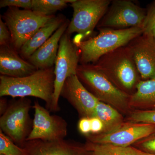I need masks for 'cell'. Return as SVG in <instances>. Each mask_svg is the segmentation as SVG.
I'll return each instance as SVG.
<instances>
[{
	"instance_id": "cell-1",
	"label": "cell",
	"mask_w": 155,
	"mask_h": 155,
	"mask_svg": "<svg viewBox=\"0 0 155 155\" xmlns=\"http://www.w3.org/2000/svg\"><path fill=\"white\" fill-rule=\"evenodd\" d=\"M54 67L38 69L31 75L21 78L1 75L0 96L34 97L43 100L49 110L54 89Z\"/></svg>"
},
{
	"instance_id": "cell-2",
	"label": "cell",
	"mask_w": 155,
	"mask_h": 155,
	"mask_svg": "<svg viewBox=\"0 0 155 155\" xmlns=\"http://www.w3.org/2000/svg\"><path fill=\"white\" fill-rule=\"evenodd\" d=\"M94 64L115 86L130 95L142 80L127 45L106 54Z\"/></svg>"
},
{
	"instance_id": "cell-3",
	"label": "cell",
	"mask_w": 155,
	"mask_h": 155,
	"mask_svg": "<svg viewBox=\"0 0 155 155\" xmlns=\"http://www.w3.org/2000/svg\"><path fill=\"white\" fill-rule=\"evenodd\" d=\"M98 34L82 41H73L79 50L80 64H94L101 57L127 45L143 33L141 27L126 29H98Z\"/></svg>"
},
{
	"instance_id": "cell-4",
	"label": "cell",
	"mask_w": 155,
	"mask_h": 155,
	"mask_svg": "<svg viewBox=\"0 0 155 155\" xmlns=\"http://www.w3.org/2000/svg\"><path fill=\"white\" fill-rule=\"evenodd\" d=\"M76 75L85 88L101 101L124 113L130 109V95L115 86L94 64H79Z\"/></svg>"
},
{
	"instance_id": "cell-5",
	"label": "cell",
	"mask_w": 155,
	"mask_h": 155,
	"mask_svg": "<svg viewBox=\"0 0 155 155\" xmlns=\"http://www.w3.org/2000/svg\"><path fill=\"white\" fill-rule=\"evenodd\" d=\"M111 1L75 0L70 4L73 16L66 32L69 35L77 33L73 40L75 41H82L93 36L94 28L104 16Z\"/></svg>"
},
{
	"instance_id": "cell-6",
	"label": "cell",
	"mask_w": 155,
	"mask_h": 155,
	"mask_svg": "<svg viewBox=\"0 0 155 155\" xmlns=\"http://www.w3.org/2000/svg\"><path fill=\"white\" fill-rule=\"evenodd\" d=\"M54 16L11 7L2 19L11 32V46L19 52L23 45Z\"/></svg>"
},
{
	"instance_id": "cell-7",
	"label": "cell",
	"mask_w": 155,
	"mask_h": 155,
	"mask_svg": "<svg viewBox=\"0 0 155 155\" xmlns=\"http://www.w3.org/2000/svg\"><path fill=\"white\" fill-rule=\"evenodd\" d=\"M31 101L26 97L12 102L0 118L1 130L15 144L24 147L31 129Z\"/></svg>"
},
{
	"instance_id": "cell-8",
	"label": "cell",
	"mask_w": 155,
	"mask_h": 155,
	"mask_svg": "<svg viewBox=\"0 0 155 155\" xmlns=\"http://www.w3.org/2000/svg\"><path fill=\"white\" fill-rule=\"evenodd\" d=\"M67 32L63 35L59 43L58 56L54 67V89L52 102L50 111L60 110L59 100L65 81L68 78L76 75L80 61L79 50Z\"/></svg>"
},
{
	"instance_id": "cell-9",
	"label": "cell",
	"mask_w": 155,
	"mask_h": 155,
	"mask_svg": "<svg viewBox=\"0 0 155 155\" xmlns=\"http://www.w3.org/2000/svg\"><path fill=\"white\" fill-rule=\"evenodd\" d=\"M146 9L130 0H113L97 29H123L141 27Z\"/></svg>"
},
{
	"instance_id": "cell-10",
	"label": "cell",
	"mask_w": 155,
	"mask_h": 155,
	"mask_svg": "<svg viewBox=\"0 0 155 155\" xmlns=\"http://www.w3.org/2000/svg\"><path fill=\"white\" fill-rule=\"evenodd\" d=\"M32 128L26 141H54L64 140L67 134V123L61 116L51 115L47 109L35 101Z\"/></svg>"
},
{
	"instance_id": "cell-11",
	"label": "cell",
	"mask_w": 155,
	"mask_h": 155,
	"mask_svg": "<svg viewBox=\"0 0 155 155\" xmlns=\"http://www.w3.org/2000/svg\"><path fill=\"white\" fill-rule=\"evenodd\" d=\"M154 132V124L128 121L108 133L90 134L87 137V141L92 143L128 147Z\"/></svg>"
},
{
	"instance_id": "cell-12",
	"label": "cell",
	"mask_w": 155,
	"mask_h": 155,
	"mask_svg": "<svg viewBox=\"0 0 155 155\" xmlns=\"http://www.w3.org/2000/svg\"><path fill=\"white\" fill-rule=\"evenodd\" d=\"M61 96L76 109L81 118L95 117L96 107L100 101L85 88L77 75H72L65 81Z\"/></svg>"
},
{
	"instance_id": "cell-13",
	"label": "cell",
	"mask_w": 155,
	"mask_h": 155,
	"mask_svg": "<svg viewBox=\"0 0 155 155\" xmlns=\"http://www.w3.org/2000/svg\"><path fill=\"white\" fill-rule=\"evenodd\" d=\"M142 80L155 78V39L142 33L128 44Z\"/></svg>"
},
{
	"instance_id": "cell-14",
	"label": "cell",
	"mask_w": 155,
	"mask_h": 155,
	"mask_svg": "<svg viewBox=\"0 0 155 155\" xmlns=\"http://www.w3.org/2000/svg\"><path fill=\"white\" fill-rule=\"evenodd\" d=\"M24 148L27 155H92L84 145L65 139L54 141L30 140L26 142Z\"/></svg>"
},
{
	"instance_id": "cell-15",
	"label": "cell",
	"mask_w": 155,
	"mask_h": 155,
	"mask_svg": "<svg viewBox=\"0 0 155 155\" xmlns=\"http://www.w3.org/2000/svg\"><path fill=\"white\" fill-rule=\"evenodd\" d=\"M38 69L19 56L11 45L0 47V73L1 75L21 78L31 75Z\"/></svg>"
},
{
	"instance_id": "cell-16",
	"label": "cell",
	"mask_w": 155,
	"mask_h": 155,
	"mask_svg": "<svg viewBox=\"0 0 155 155\" xmlns=\"http://www.w3.org/2000/svg\"><path fill=\"white\" fill-rule=\"evenodd\" d=\"M69 23L68 20L64 21L47 41L28 58V62L38 69L53 67L58 56L59 43L67 31Z\"/></svg>"
},
{
	"instance_id": "cell-17",
	"label": "cell",
	"mask_w": 155,
	"mask_h": 155,
	"mask_svg": "<svg viewBox=\"0 0 155 155\" xmlns=\"http://www.w3.org/2000/svg\"><path fill=\"white\" fill-rule=\"evenodd\" d=\"M64 21L62 16H54L23 45L19 51L20 56L28 60L35 51L47 41Z\"/></svg>"
},
{
	"instance_id": "cell-18",
	"label": "cell",
	"mask_w": 155,
	"mask_h": 155,
	"mask_svg": "<svg viewBox=\"0 0 155 155\" xmlns=\"http://www.w3.org/2000/svg\"><path fill=\"white\" fill-rule=\"evenodd\" d=\"M129 107L134 110H155V78L141 80L130 96Z\"/></svg>"
},
{
	"instance_id": "cell-19",
	"label": "cell",
	"mask_w": 155,
	"mask_h": 155,
	"mask_svg": "<svg viewBox=\"0 0 155 155\" xmlns=\"http://www.w3.org/2000/svg\"><path fill=\"white\" fill-rule=\"evenodd\" d=\"M95 117L100 119L104 124V131L102 133L113 131L124 122L123 116L119 110L101 101L96 107Z\"/></svg>"
},
{
	"instance_id": "cell-20",
	"label": "cell",
	"mask_w": 155,
	"mask_h": 155,
	"mask_svg": "<svg viewBox=\"0 0 155 155\" xmlns=\"http://www.w3.org/2000/svg\"><path fill=\"white\" fill-rule=\"evenodd\" d=\"M92 155H136L134 147L110 144H97L87 141L84 144Z\"/></svg>"
},
{
	"instance_id": "cell-21",
	"label": "cell",
	"mask_w": 155,
	"mask_h": 155,
	"mask_svg": "<svg viewBox=\"0 0 155 155\" xmlns=\"http://www.w3.org/2000/svg\"><path fill=\"white\" fill-rule=\"evenodd\" d=\"M75 0H32L31 10L45 15L52 14L66 8Z\"/></svg>"
},
{
	"instance_id": "cell-22",
	"label": "cell",
	"mask_w": 155,
	"mask_h": 155,
	"mask_svg": "<svg viewBox=\"0 0 155 155\" xmlns=\"http://www.w3.org/2000/svg\"><path fill=\"white\" fill-rule=\"evenodd\" d=\"M0 154L4 155H27L25 148L17 145L0 130Z\"/></svg>"
},
{
	"instance_id": "cell-23",
	"label": "cell",
	"mask_w": 155,
	"mask_h": 155,
	"mask_svg": "<svg viewBox=\"0 0 155 155\" xmlns=\"http://www.w3.org/2000/svg\"><path fill=\"white\" fill-rule=\"evenodd\" d=\"M146 14L141 25L143 33H150L155 39V1L147 6Z\"/></svg>"
},
{
	"instance_id": "cell-24",
	"label": "cell",
	"mask_w": 155,
	"mask_h": 155,
	"mask_svg": "<svg viewBox=\"0 0 155 155\" xmlns=\"http://www.w3.org/2000/svg\"><path fill=\"white\" fill-rule=\"evenodd\" d=\"M128 120L130 122L150 123L155 125V110H134L130 112Z\"/></svg>"
},
{
	"instance_id": "cell-25",
	"label": "cell",
	"mask_w": 155,
	"mask_h": 155,
	"mask_svg": "<svg viewBox=\"0 0 155 155\" xmlns=\"http://www.w3.org/2000/svg\"><path fill=\"white\" fill-rule=\"evenodd\" d=\"M133 147L143 152L155 155V132L139 140Z\"/></svg>"
},
{
	"instance_id": "cell-26",
	"label": "cell",
	"mask_w": 155,
	"mask_h": 155,
	"mask_svg": "<svg viewBox=\"0 0 155 155\" xmlns=\"http://www.w3.org/2000/svg\"><path fill=\"white\" fill-rule=\"evenodd\" d=\"M22 8L25 10H31L32 0H1L0 8L5 7Z\"/></svg>"
},
{
	"instance_id": "cell-27",
	"label": "cell",
	"mask_w": 155,
	"mask_h": 155,
	"mask_svg": "<svg viewBox=\"0 0 155 155\" xmlns=\"http://www.w3.org/2000/svg\"><path fill=\"white\" fill-rule=\"evenodd\" d=\"M11 35L5 23L0 18V45L6 46L11 45Z\"/></svg>"
},
{
	"instance_id": "cell-28",
	"label": "cell",
	"mask_w": 155,
	"mask_h": 155,
	"mask_svg": "<svg viewBox=\"0 0 155 155\" xmlns=\"http://www.w3.org/2000/svg\"><path fill=\"white\" fill-rule=\"evenodd\" d=\"M78 127L81 133L84 135H89L91 133V118L83 117L81 118L78 122Z\"/></svg>"
},
{
	"instance_id": "cell-29",
	"label": "cell",
	"mask_w": 155,
	"mask_h": 155,
	"mask_svg": "<svg viewBox=\"0 0 155 155\" xmlns=\"http://www.w3.org/2000/svg\"><path fill=\"white\" fill-rule=\"evenodd\" d=\"M91 124L92 134H100L104 131V124L102 121L97 117L91 118Z\"/></svg>"
},
{
	"instance_id": "cell-30",
	"label": "cell",
	"mask_w": 155,
	"mask_h": 155,
	"mask_svg": "<svg viewBox=\"0 0 155 155\" xmlns=\"http://www.w3.org/2000/svg\"><path fill=\"white\" fill-rule=\"evenodd\" d=\"M7 102L5 99L1 98V101H0V104H1V114L2 115L5 111H6V109L8 108V106L7 104Z\"/></svg>"
},
{
	"instance_id": "cell-31",
	"label": "cell",
	"mask_w": 155,
	"mask_h": 155,
	"mask_svg": "<svg viewBox=\"0 0 155 155\" xmlns=\"http://www.w3.org/2000/svg\"><path fill=\"white\" fill-rule=\"evenodd\" d=\"M134 148V149H135L136 155H155L150 154L147 153H144L143 152H142L141 151L135 148V147Z\"/></svg>"
},
{
	"instance_id": "cell-32",
	"label": "cell",
	"mask_w": 155,
	"mask_h": 155,
	"mask_svg": "<svg viewBox=\"0 0 155 155\" xmlns=\"http://www.w3.org/2000/svg\"><path fill=\"white\" fill-rule=\"evenodd\" d=\"M0 155H4L1 154H0Z\"/></svg>"
}]
</instances>
